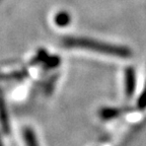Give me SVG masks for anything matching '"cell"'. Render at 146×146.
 I'll list each match as a JSON object with an SVG mask.
<instances>
[{"label": "cell", "mask_w": 146, "mask_h": 146, "mask_svg": "<svg viewBox=\"0 0 146 146\" xmlns=\"http://www.w3.org/2000/svg\"><path fill=\"white\" fill-rule=\"evenodd\" d=\"M23 137H25V143H27V146H38L34 132L31 129H25V132H23Z\"/></svg>", "instance_id": "obj_1"}]
</instances>
